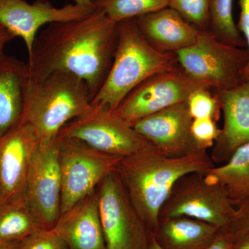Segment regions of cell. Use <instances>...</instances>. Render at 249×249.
<instances>
[{
  "label": "cell",
  "instance_id": "cell-3",
  "mask_svg": "<svg viewBox=\"0 0 249 249\" xmlns=\"http://www.w3.org/2000/svg\"><path fill=\"white\" fill-rule=\"evenodd\" d=\"M89 87L79 77L54 71L42 76H27L21 120L30 124L40 139L48 143L58 139L60 129L91 107Z\"/></svg>",
  "mask_w": 249,
  "mask_h": 249
},
{
  "label": "cell",
  "instance_id": "cell-33",
  "mask_svg": "<svg viewBox=\"0 0 249 249\" xmlns=\"http://www.w3.org/2000/svg\"><path fill=\"white\" fill-rule=\"evenodd\" d=\"M19 244V241H14V242L0 241V249H18Z\"/></svg>",
  "mask_w": 249,
  "mask_h": 249
},
{
  "label": "cell",
  "instance_id": "cell-15",
  "mask_svg": "<svg viewBox=\"0 0 249 249\" xmlns=\"http://www.w3.org/2000/svg\"><path fill=\"white\" fill-rule=\"evenodd\" d=\"M214 94L224 114V126L210 156L214 165L224 164L237 149L249 142V82L214 91Z\"/></svg>",
  "mask_w": 249,
  "mask_h": 249
},
{
  "label": "cell",
  "instance_id": "cell-18",
  "mask_svg": "<svg viewBox=\"0 0 249 249\" xmlns=\"http://www.w3.org/2000/svg\"><path fill=\"white\" fill-rule=\"evenodd\" d=\"M27 63L14 56L0 58V137L21 121Z\"/></svg>",
  "mask_w": 249,
  "mask_h": 249
},
{
  "label": "cell",
  "instance_id": "cell-19",
  "mask_svg": "<svg viewBox=\"0 0 249 249\" xmlns=\"http://www.w3.org/2000/svg\"><path fill=\"white\" fill-rule=\"evenodd\" d=\"M219 229L199 219L181 216L160 219L152 235L163 249H206Z\"/></svg>",
  "mask_w": 249,
  "mask_h": 249
},
{
  "label": "cell",
  "instance_id": "cell-25",
  "mask_svg": "<svg viewBox=\"0 0 249 249\" xmlns=\"http://www.w3.org/2000/svg\"><path fill=\"white\" fill-rule=\"evenodd\" d=\"M186 102L193 119H212L217 122L220 117L222 110L219 101L208 88L193 91Z\"/></svg>",
  "mask_w": 249,
  "mask_h": 249
},
{
  "label": "cell",
  "instance_id": "cell-23",
  "mask_svg": "<svg viewBox=\"0 0 249 249\" xmlns=\"http://www.w3.org/2000/svg\"><path fill=\"white\" fill-rule=\"evenodd\" d=\"M95 6L102 10L113 22L134 19L169 6L170 0H96Z\"/></svg>",
  "mask_w": 249,
  "mask_h": 249
},
{
  "label": "cell",
  "instance_id": "cell-5",
  "mask_svg": "<svg viewBox=\"0 0 249 249\" xmlns=\"http://www.w3.org/2000/svg\"><path fill=\"white\" fill-rule=\"evenodd\" d=\"M175 54L183 71L210 89H230L245 82L248 49L223 43L209 30L199 31L193 45Z\"/></svg>",
  "mask_w": 249,
  "mask_h": 249
},
{
  "label": "cell",
  "instance_id": "cell-24",
  "mask_svg": "<svg viewBox=\"0 0 249 249\" xmlns=\"http://www.w3.org/2000/svg\"><path fill=\"white\" fill-rule=\"evenodd\" d=\"M211 0H170L169 7L198 30H209Z\"/></svg>",
  "mask_w": 249,
  "mask_h": 249
},
{
  "label": "cell",
  "instance_id": "cell-17",
  "mask_svg": "<svg viewBox=\"0 0 249 249\" xmlns=\"http://www.w3.org/2000/svg\"><path fill=\"white\" fill-rule=\"evenodd\" d=\"M134 19L147 42L162 52L175 53L187 48L194 43L199 33L169 6Z\"/></svg>",
  "mask_w": 249,
  "mask_h": 249
},
{
  "label": "cell",
  "instance_id": "cell-7",
  "mask_svg": "<svg viewBox=\"0 0 249 249\" xmlns=\"http://www.w3.org/2000/svg\"><path fill=\"white\" fill-rule=\"evenodd\" d=\"M58 137L77 139L98 151L122 158L156 148L115 110L93 105L67 123Z\"/></svg>",
  "mask_w": 249,
  "mask_h": 249
},
{
  "label": "cell",
  "instance_id": "cell-16",
  "mask_svg": "<svg viewBox=\"0 0 249 249\" xmlns=\"http://www.w3.org/2000/svg\"><path fill=\"white\" fill-rule=\"evenodd\" d=\"M52 229L68 249H107L96 190L60 215Z\"/></svg>",
  "mask_w": 249,
  "mask_h": 249
},
{
  "label": "cell",
  "instance_id": "cell-12",
  "mask_svg": "<svg viewBox=\"0 0 249 249\" xmlns=\"http://www.w3.org/2000/svg\"><path fill=\"white\" fill-rule=\"evenodd\" d=\"M61 175L58 139L40 143L31 161L24 198L45 229H52L60 217Z\"/></svg>",
  "mask_w": 249,
  "mask_h": 249
},
{
  "label": "cell",
  "instance_id": "cell-21",
  "mask_svg": "<svg viewBox=\"0 0 249 249\" xmlns=\"http://www.w3.org/2000/svg\"><path fill=\"white\" fill-rule=\"evenodd\" d=\"M42 229L24 198L0 209V241H21Z\"/></svg>",
  "mask_w": 249,
  "mask_h": 249
},
{
  "label": "cell",
  "instance_id": "cell-4",
  "mask_svg": "<svg viewBox=\"0 0 249 249\" xmlns=\"http://www.w3.org/2000/svg\"><path fill=\"white\" fill-rule=\"evenodd\" d=\"M118 40L110 70L91 105L116 110L137 85L157 73L179 67L176 54L152 47L134 19L117 23Z\"/></svg>",
  "mask_w": 249,
  "mask_h": 249
},
{
  "label": "cell",
  "instance_id": "cell-30",
  "mask_svg": "<svg viewBox=\"0 0 249 249\" xmlns=\"http://www.w3.org/2000/svg\"><path fill=\"white\" fill-rule=\"evenodd\" d=\"M206 249H235L233 236L227 228L220 229L213 242Z\"/></svg>",
  "mask_w": 249,
  "mask_h": 249
},
{
  "label": "cell",
  "instance_id": "cell-9",
  "mask_svg": "<svg viewBox=\"0 0 249 249\" xmlns=\"http://www.w3.org/2000/svg\"><path fill=\"white\" fill-rule=\"evenodd\" d=\"M97 188L107 249H149L151 232L131 202L116 170L103 178Z\"/></svg>",
  "mask_w": 249,
  "mask_h": 249
},
{
  "label": "cell",
  "instance_id": "cell-26",
  "mask_svg": "<svg viewBox=\"0 0 249 249\" xmlns=\"http://www.w3.org/2000/svg\"><path fill=\"white\" fill-rule=\"evenodd\" d=\"M18 249H68L53 229H42L19 241Z\"/></svg>",
  "mask_w": 249,
  "mask_h": 249
},
{
  "label": "cell",
  "instance_id": "cell-31",
  "mask_svg": "<svg viewBox=\"0 0 249 249\" xmlns=\"http://www.w3.org/2000/svg\"><path fill=\"white\" fill-rule=\"evenodd\" d=\"M14 38V36L0 24V58L5 55L4 49L8 42Z\"/></svg>",
  "mask_w": 249,
  "mask_h": 249
},
{
  "label": "cell",
  "instance_id": "cell-2",
  "mask_svg": "<svg viewBox=\"0 0 249 249\" xmlns=\"http://www.w3.org/2000/svg\"><path fill=\"white\" fill-rule=\"evenodd\" d=\"M214 166L207 151L171 157L154 148L121 159L116 172L152 235L158 227L160 208L178 178L188 174H206Z\"/></svg>",
  "mask_w": 249,
  "mask_h": 249
},
{
  "label": "cell",
  "instance_id": "cell-32",
  "mask_svg": "<svg viewBox=\"0 0 249 249\" xmlns=\"http://www.w3.org/2000/svg\"><path fill=\"white\" fill-rule=\"evenodd\" d=\"M235 249H249V228L234 238Z\"/></svg>",
  "mask_w": 249,
  "mask_h": 249
},
{
  "label": "cell",
  "instance_id": "cell-27",
  "mask_svg": "<svg viewBox=\"0 0 249 249\" xmlns=\"http://www.w3.org/2000/svg\"><path fill=\"white\" fill-rule=\"evenodd\" d=\"M192 134L201 148L207 150L214 145L221 129L217 127V122L212 119H193L191 125Z\"/></svg>",
  "mask_w": 249,
  "mask_h": 249
},
{
  "label": "cell",
  "instance_id": "cell-10",
  "mask_svg": "<svg viewBox=\"0 0 249 249\" xmlns=\"http://www.w3.org/2000/svg\"><path fill=\"white\" fill-rule=\"evenodd\" d=\"M202 88H208L178 67L142 81L125 96L115 111L132 124L174 105L186 102L193 91Z\"/></svg>",
  "mask_w": 249,
  "mask_h": 249
},
{
  "label": "cell",
  "instance_id": "cell-8",
  "mask_svg": "<svg viewBox=\"0 0 249 249\" xmlns=\"http://www.w3.org/2000/svg\"><path fill=\"white\" fill-rule=\"evenodd\" d=\"M58 143L62 215L96 191L122 157L103 153L77 139L58 137Z\"/></svg>",
  "mask_w": 249,
  "mask_h": 249
},
{
  "label": "cell",
  "instance_id": "cell-14",
  "mask_svg": "<svg viewBox=\"0 0 249 249\" xmlns=\"http://www.w3.org/2000/svg\"><path fill=\"white\" fill-rule=\"evenodd\" d=\"M193 119L187 102L178 103L131 124L162 155L183 157L203 150L192 134Z\"/></svg>",
  "mask_w": 249,
  "mask_h": 249
},
{
  "label": "cell",
  "instance_id": "cell-1",
  "mask_svg": "<svg viewBox=\"0 0 249 249\" xmlns=\"http://www.w3.org/2000/svg\"><path fill=\"white\" fill-rule=\"evenodd\" d=\"M117 40V23L97 7L83 19L49 24L28 55L27 76L71 73L87 83L93 100L110 70Z\"/></svg>",
  "mask_w": 249,
  "mask_h": 249
},
{
  "label": "cell",
  "instance_id": "cell-20",
  "mask_svg": "<svg viewBox=\"0 0 249 249\" xmlns=\"http://www.w3.org/2000/svg\"><path fill=\"white\" fill-rule=\"evenodd\" d=\"M206 175L225 187L232 201L249 198V142L236 150L227 163Z\"/></svg>",
  "mask_w": 249,
  "mask_h": 249
},
{
  "label": "cell",
  "instance_id": "cell-28",
  "mask_svg": "<svg viewBox=\"0 0 249 249\" xmlns=\"http://www.w3.org/2000/svg\"><path fill=\"white\" fill-rule=\"evenodd\" d=\"M232 203L236 209L235 217L227 228L235 238L249 228V198Z\"/></svg>",
  "mask_w": 249,
  "mask_h": 249
},
{
  "label": "cell",
  "instance_id": "cell-34",
  "mask_svg": "<svg viewBox=\"0 0 249 249\" xmlns=\"http://www.w3.org/2000/svg\"><path fill=\"white\" fill-rule=\"evenodd\" d=\"M149 249H163L155 240V237L152 235L151 242Z\"/></svg>",
  "mask_w": 249,
  "mask_h": 249
},
{
  "label": "cell",
  "instance_id": "cell-13",
  "mask_svg": "<svg viewBox=\"0 0 249 249\" xmlns=\"http://www.w3.org/2000/svg\"><path fill=\"white\" fill-rule=\"evenodd\" d=\"M39 145L35 129L22 120L0 137V209L22 199L31 161Z\"/></svg>",
  "mask_w": 249,
  "mask_h": 249
},
{
  "label": "cell",
  "instance_id": "cell-6",
  "mask_svg": "<svg viewBox=\"0 0 249 249\" xmlns=\"http://www.w3.org/2000/svg\"><path fill=\"white\" fill-rule=\"evenodd\" d=\"M235 211L225 187L206 174L194 173L175 182L160 208L159 219L183 216L224 229L233 220Z\"/></svg>",
  "mask_w": 249,
  "mask_h": 249
},
{
  "label": "cell",
  "instance_id": "cell-29",
  "mask_svg": "<svg viewBox=\"0 0 249 249\" xmlns=\"http://www.w3.org/2000/svg\"><path fill=\"white\" fill-rule=\"evenodd\" d=\"M238 4L240 14L236 27L245 39L249 52V0H239ZM243 79L245 82H249V60L244 70Z\"/></svg>",
  "mask_w": 249,
  "mask_h": 249
},
{
  "label": "cell",
  "instance_id": "cell-22",
  "mask_svg": "<svg viewBox=\"0 0 249 249\" xmlns=\"http://www.w3.org/2000/svg\"><path fill=\"white\" fill-rule=\"evenodd\" d=\"M232 4L233 0H211L209 31L223 43L247 48L245 39L234 22Z\"/></svg>",
  "mask_w": 249,
  "mask_h": 249
},
{
  "label": "cell",
  "instance_id": "cell-11",
  "mask_svg": "<svg viewBox=\"0 0 249 249\" xmlns=\"http://www.w3.org/2000/svg\"><path fill=\"white\" fill-rule=\"evenodd\" d=\"M96 9L93 0H73V4L60 8L48 0H36L31 4L25 0H0V24L24 40L29 55L41 27L83 19Z\"/></svg>",
  "mask_w": 249,
  "mask_h": 249
},
{
  "label": "cell",
  "instance_id": "cell-35",
  "mask_svg": "<svg viewBox=\"0 0 249 249\" xmlns=\"http://www.w3.org/2000/svg\"><path fill=\"white\" fill-rule=\"evenodd\" d=\"M93 1H96V0H93Z\"/></svg>",
  "mask_w": 249,
  "mask_h": 249
}]
</instances>
